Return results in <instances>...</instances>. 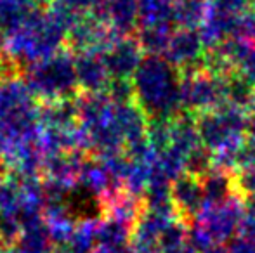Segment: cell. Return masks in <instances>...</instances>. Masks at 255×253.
<instances>
[{
	"label": "cell",
	"mask_w": 255,
	"mask_h": 253,
	"mask_svg": "<svg viewBox=\"0 0 255 253\" xmlns=\"http://www.w3.org/2000/svg\"><path fill=\"white\" fill-rule=\"evenodd\" d=\"M30 92L44 99H64L78 85L75 63L66 54H57L38 63L28 77Z\"/></svg>",
	"instance_id": "1"
},
{
	"label": "cell",
	"mask_w": 255,
	"mask_h": 253,
	"mask_svg": "<svg viewBox=\"0 0 255 253\" xmlns=\"http://www.w3.org/2000/svg\"><path fill=\"white\" fill-rule=\"evenodd\" d=\"M75 70H77V80L78 85L87 90L99 92L103 87L108 85V73L106 64L98 54H82L78 61L75 63Z\"/></svg>",
	"instance_id": "2"
},
{
	"label": "cell",
	"mask_w": 255,
	"mask_h": 253,
	"mask_svg": "<svg viewBox=\"0 0 255 253\" xmlns=\"http://www.w3.org/2000/svg\"><path fill=\"white\" fill-rule=\"evenodd\" d=\"M54 243L49 236L45 222L28 226L14 243V253H52Z\"/></svg>",
	"instance_id": "3"
},
{
	"label": "cell",
	"mask_w": 255,
	"mask_h": 253,
	"mask_svg": "<svg viewBox=\"0 0 255 253\" xmlns=\"http://www.w3.org/2000/svg\"><path fill=\"white\" fill-rule=\"evenodd\" d=\"M104 64L110 75L115 77H124V73L132 70L135 63V49L134 45L127 44H111L110 47L104 51Z\"/></svg>",
	"instance_id": "4"
},
{
	"label": "cell",
	"mask_w": 255,
	"mask_h": 253,
	"mask_svg": "<svg viewBox=\"0 0 255 253\" xmlns=\"http://www.w3.org/2000/svg\"><path fill=\"white\" fill-rule=\"evenodd\" d=\"M98 219H84L77 222L66 247L73 253H94L98 248Z\"/></svg>",
	"instance_id": "5"
},
{
	"label": "cell",
	"mask_w": 255,
	"mask_h": 253,
	"mask_svg": "<svg viewBox=\"0 0 255 253\" xmlns=\"http://www.w3.org/2000/svg\"><path fill=\"white\" fill-rule=\"evenodd\" d=\"M130 227L113 219L99 220L98 229V247L113 248V250H125L130 241Z\"/></svg>",
	"instance_id": "6"
},
{
	"label": "cell",
	"mask_w": 255,
	"mask_h": 253,
	"mask_svg": "<svg viewBox=\"0 0 255 253\" xmlns=\"http://www.w3.org/2000/svg\"><path fill=\"white\" fill-rule=\"evenodd\" d=\"M228 253H255V241L252 240L235 241V245H233L231 250Z\"/></svg>",
	"instance_id": "7"
},
{
	"label": "cell",
	"mask_w": 255,
	"mask_h": 253,
	"mask_svg": "<svg viewBox=\"0 0 255 253\" xmlns=\"http://www.w3.org/2000/svg\"><path fill=\"white\" fill-rule=\"evenodd\" d=\"M98 0H61V3L68 7L71 10H77V9H82V7H92L96 5Z\"/></svg>",
	"instance_id": "8"
},
{
	"label": "cell",
	"mask_w": 255,
	"mask_h": 253,
	"mask_svg": "<svg viewBox=\"0 0 255 253\" xmlns=\"http://www.w3.org/2000/svg\"><path fill=\"white\" fill-rule=\"evenodd\" d=\"M94 253H127L125 250H113V248H104V247H98L94 250Z\"/></svg>",
	"instance_id": "9"
},
{
	"label": "cell",
	"mask_w": 255,
	"mask_h": 253,
	"mask_svg": "<svg viewBox=\"0 0 255 253\" xmlns=\"http://www.w3.org/2000/svg\"><path fill=\"white\" fill-rule=\"evenodd\" d=\"M130 253H160V252L154 250V248H134Z\"/></svg>",
	"instance_id": "10"
},
{
	"label": "cell",
	"mask_w": 255,
	"mask_h": 253,
	"mask_svg": "<svg viewBox=\"0 0 255 253\" xmlns=\"http://www.w3.org/2000/svg\"><path fill=\"white\" fill-rule=\"evenodd\" d=\"M205 253H228L224 250V248H221V247H212V248H208Z\"/></svg>",
	"instance_id": "11"
},
{
	"label": "cell",
	"mask_w": 255,
	"mask_h": 253,
	"mask_svg": "<svg viewBox=\"0 0 255 253\" xmlns=\"http://www.w3.org/2000/svg\"><path fill=\"white\" fill-rule=\"evenodd\" d=\"M52 253H73L68 247H59V248H54Z\"/></svg>",
	"instance_id": "12"
},
{
	"label": "cell",
	"mask_w": 255,
	"mask_h": 253,
	"mask_svg": "<svg viewBox=\"0 0 255 253\" xmlns=\"http://www.w3.org/2000/svg\"><path fill=\"white\" fill-rule=\"evenodd\" d=\"M0 253H14L12 250H7V248H2L0 247Z\"/></svg>",
	"instance_id": "13"
}]
</instances>
